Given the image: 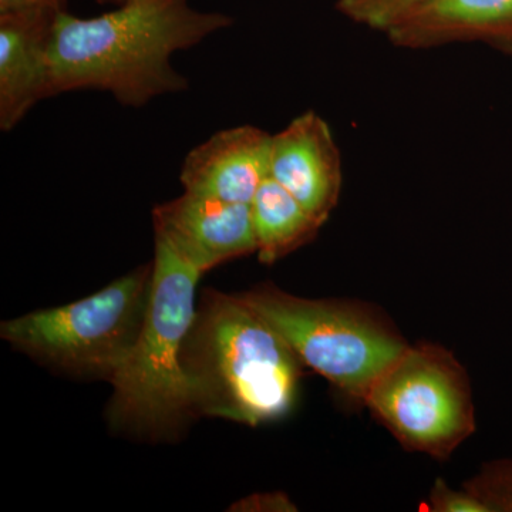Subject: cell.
Wrapping results in <instances>:
<instances>
[{"label": "cell", "mask_w": 512, "mask_h": 512, "mask_svg": "<svg viewBox=\"0 0 512 512\" xmlns=\"http://www.w3.org/2000/svg\"><path fill=\"white\" fill-rule=\"evenodd\" d=\"M269 177L319 224L329 220L342 190V161L329 124L316 111H306L272 136Z\"/></svg>", "instance_id": "8"}, {"label": "cell", "mask_w": 512, "mask_h": 512, "mask_svg": "<svg viewBox=\"0 0 512 512\" xmlns=\"http://www.w3.org/2000/svg\"><path fill=\"white\" fill-rule=\"evenodd\" d=\"M96 2L99 5H110L119 8V6L127 5V3L134 2V0H96Z\"/></svg>", "instance_id": "18"}, {"label": "cell", "mask_w": 512, "mask_h": 512, "mask_svg": "<svg viewBox=\"0 0 512 512\" xmlns=\"http://www.w3.org/2000/svg\"><path fill=\"white\" fill-rule=\"evenodd\" d=\"M67 0H0V15L3 13L29 12V10H66Z\"/></svg>", "instance_id": "17"}, {"label": "cell", "mask_w": 512, "mask_h": 512, "mask_svg": "<svg viewBox=\"0 0 512 512\" xmlns=\"http://www.w3.org/2000/svg\"><path fill=\"white\" fill-rule=\"evenodd\" d=\"M153 284L143 329L110 383L113 429L143 439H168L195 416L181 350L195 318L202 269L154 231Z\"/></svg>", "instance_id": "3"}, {"label": "cell", "mask_w": 512, "mask_h": 512, "mask_svg": "<svg viewBox=\"0 0 512 512\" xmlns=\"http://www.w3.org/2000/svg\"><path fill=\"white\" fill-rule=\"evenodd\" d=\"M426 0H338L340 13L369 28L389 32Z\"/></svg>", "instance_id": "14"}, {"label": "cell", "mask_w": 512, "mask_h": 512, "mask_svg": "<svg viewBox=\"0 0 512 512\" xmlns=\"http://www.w3.org/2000/svg\"><path fill=\"white\" fill-rule=\"evenodd\" d=\"M363 406L413 453L446 461L476 431L466 367L437 343L410 345L367 392Z\"/></svg>", "instance_id": "6"}, {"label": "cell", "mask_w": 512, "mask_h": 512, "mask_svg": "<svg viewBox=\"0 0 512 512\" xmlns=\"http://www.w3.org/2000/svg\"><path fill=\"white\" fill-rule=\"evenodd\" d=\"M153 262L82 301L6 320L0 338L33 359L110 382L143 329Z\"/></svg>", "instance_id": "5"}, {"label": "cell", "mask_w": 512, "mask_h": 512, "mask_svg": "<svg viewBox=\"0 0 512 512\" xmlns=\"http://www.w3.org/2000/svg\"><path fill=\"white\" fill-rule=\"evenodd\" d=\"M271 147V134L258 127L218 131L185 157L180 173L184 191L251 204L269 177Z\"/></svg>", "instance_id": "9"}, {"label": "cell", "mask_w": 512, "mask_h": 512, "mask_svg": "<svg viewBox=\"0 0 512 512\" xmlns=\"http://www.w3.org/2000/svg\"><path fill=\"white\" fill-rule=\"evenodd\" d=\"M488 512H512V458L485 461L463 484Z\"/></svg>", "instance_id": "13"}, {"label": "cell", "mask_w": 512, "mask_h": 512, "mask_svg": "<svg viewBox=\"0 0 512 512\" xmlns=\"http://www.w3.org/2000/svg\"><path fill=\"white\" fill-rule=\"evenodd\" d=\"M429 510L433 512H488L487 507L466 488H451L437 478L429 494Z\"/></svg>", "instance_id": "15"}, {"label": "cell", "mask_w": 512, "mask_h": 512, "mask_svg": "<svg viewBox=\"0 0 512 512\" xmlns=\"http://www.w3.org/2000/svg\"><path fill=\"white\" fill-rule=\"evenodd\" d=\"M387 36L406 49L483 40L512 55V0H426Z\"/></svg>", "instance_id": "11"}, {"label": "cell", "mask_w": 512, "mask_h": 512, "mask_svg": "<svg viewBox=\"0 0 512 512\" xmlns=\"http://www.w3.org/2000/svg\"><path fill=\"white\" fill-rule=\"evenodd\" d=\"M232 18L192 8L190 0H134L96 18L57 13L50 40L52 97L74 90L113 94L144 107L184 92L188 80L171 56L229 28Z\"/></svg>", "instance_id": "1"}, {"label": "cell", "mask_w": 512, "mask_h": 512, "mask_svg": "<svg viewBox=\"0 0 512 512\" xmlns=\"http://www.w3.org/2000/svg\"><path fill=\"white\" fill-rule=\"evenodd\" d=\"M256 254L259 261L272 265L316 237L322 224L286 191L268 177L251 202Z\"/></svg>", "instance_id": "12"}, {"label": "cell", "mask_w": 512, "mask_h": 512, "mask_svg": "<svg viewBox=\"0 0 512 512\" xmlns=\"http://www.w3.org/2000/svg\"><path fill=\"white\" fill-rule=\"evenodd\" d=\"M153 224L154 231L204 272L256 252L251 204L184 191L154 208Z\"/></svg>", "instance_id": "7"}, {"label": "cell", "mask_w": 512, "mask_h": 512, "mask_svg": "<svg viewBox=\"0 0 512 512\" xmlns=\"http://www.w3.org/2000/svg\"><path fill=\"white\" fill-rule=\"evenodd\" d=\"M285 340L303 366L340 396L363 404L380 375L409 349L392 319L372 303L308 299L272 284L238 293Z\"/></svg>", "instance_id": "4"}, {"label": "cell", "mask_w": 512, "mask_h": 512, "mask_svg": "<svg viewBox=\"0 0 512 512\" xmlns=\"http://www.w3.org/2000/svg\"><path fill=\"white\" fill-rule=\"evenodd\" d=\"M195 410L256 427L295 406L302 363L239 295L207 289L181 350Z\"/></svg>", "instance_id": "2"}, {"label": "cell", "mask_w": 512, "mask_h": 512, "mask_svg": "<svg viewBox=\"0 0 512 512\" xmlns=\"http://www.w3.org/2000/svg\"><path fill=\"white\" fill-rule=\"evenodd\" d=\"M229 511L291 512L298 511V508L284 493H265L248 495L232 505Z\"/></svg>", "instance_id": "16"}, {"label": "cell", "mask_w": 512, "mask_h": 512, "mask_svg": "<svg viewBox=\"0 0 512 512\" xmlns=\"http://www.w3.org/2000/svg\"><path fill=\"white\" fill-rule=\"evenodd\" d=\"M52 10L0 15V130L9 133L40 100L52 97Z\"/></svg>", "instance_id": "10"}]
</instances>
